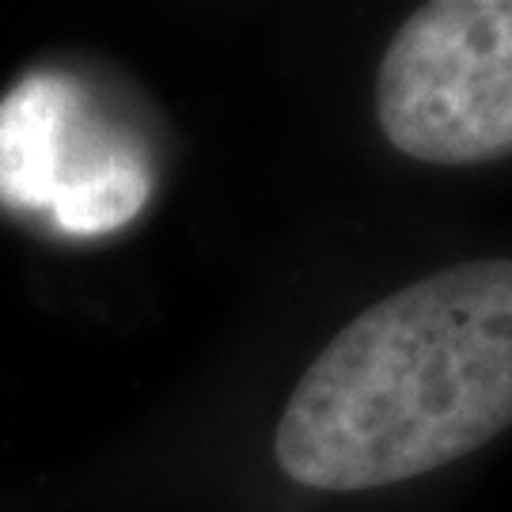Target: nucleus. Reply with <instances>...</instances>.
<instances>
[{
    "label": "nucleus",
    "instance_id": "20e7f679",
    "mask_svg": "<svg viewBox=\"0 0 512 512\" xmlns=\"http://www.w3.org/2000/svg\"><path fill=\"white\" fill-rule=\"evenodd\" d=\"M148 190H152V179L145 164L126 152H114L92 175H84L80 183L57 194L54 217L65 232H76V236L110 232V228L129 224L145 209Z\"/></svg>",
    "mask_w": 512,
    "mask_h": 512
},
{
    "label": "nucleus",
    "instance_id": "f257e3e1",
    "mask_svg": "<svg viewBox=\"0 0 512 512\" xmlns=\"http://www.w3.org/2000/svg\"><path fill=\"white\" fill-rule=\"evenodd\" d=\"M512 425V258H471L330 338L277 421L285 475L327 494L440 471Z\"/></svg>",
    "mask_w": 512,
    "mask_h": 512
},
{
    "label": "nucleus",
    "instance_id": "7ed1b4c3",
    "mask_svg": "<svg viewBox=\"0 0 512 512\" xmlns=\"http://www.w3.org/2000/svg\"><path fill=\"white\" fill-rule=\"evenodd\" d=\"M69 84L61 76H27L0 103V198L19 209H54L65 186Z\"/></svg>",
    "mask_w": 512,
    "mask_h": 512
},
{
    "label": "nucleus",
    "instance_id": "f03ea898",
    "mask_svg": "<svg viewBox=\"0 0 512 512\" xmlns=\"http://www.w3.org/2000/svg\"><path fill=\"white\" fill-rule=\"evenodd\" d=\"M376 122L421 164L512 156V0H437L406 16L376 73Z\"/></svg>",
    "mask_w": 512,
    "mask_h": 512
}]
</instances>
